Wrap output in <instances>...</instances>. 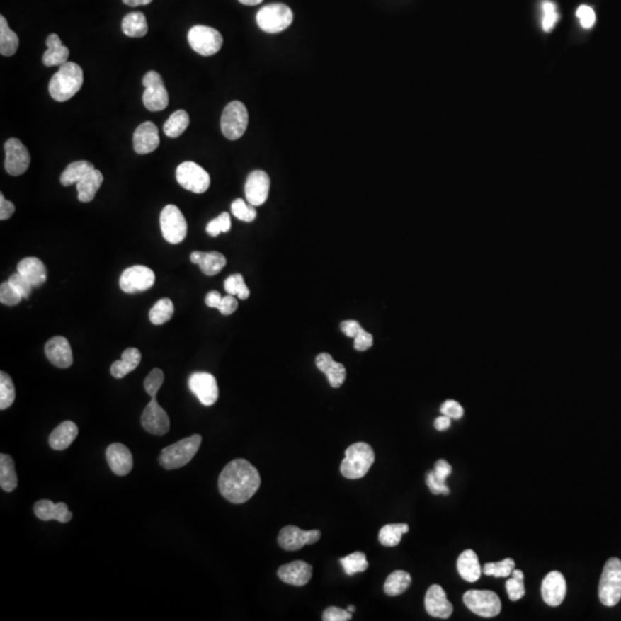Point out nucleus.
<instances>
[{
	"instance_id": "37998d69",
	"label": "nucleus",
	"mask_w": 621,
	"mask_h": 621,
	"mask_svg": "<svg viewBox=\"0 0 621 621\" xmlns=\"http://www.w3.org/2000/svg\"><path fill=\"white\" fill-rule=\"evenodd\" d=\"M340 563L346 576H355V573L365 572L368 569L366 554L360 551H355L346 557L341 558Z\"/></svg>"
},
{
	"instance_id": "7ed1b4c3",
	"label": "nucleus",
	"mask_w": 621,
	"mask_h": 621,
	"mask_svg": "<svg viewBox=\"0 0 621 621\" xmlns=\"http://www.w3.org/2000/svg\"><path fill=\"white\" fill-rule=\"evenodd\" d=\"M83 81L82 68L75 62H66L50 81V95L57 101H69L80 91Z\"/></svg>"
},
{
	"instance_id": "7c9ffc66",
	"label": "nucleus",
	"mask_w": 621,
	"mask_h": 621,
	"mask_svg": "<svg viewBox=\"0 0 621 621\" xmlns=\"http://www.w3.org/2000/svg\"><path fill=\"white\" fill-rule=\"evenodd\" d=\"M79 427L73 421H64L51 433L49 438L50 447L53 450L62 451L67 449L77 438Z\"/></svg>"
},
{
	"instance_id": "603ef678",
	"label": "nucleus",
	"mask_w": 621,
	"mask_h": 621,
	"mask_svg": "<svg viewBox=\"0 0 621 621\" xmlns=\"http://www.w3.org/2000/svg\"><path fill=\"white\" fill-rule=\"evenodd\" d=\"M542 8H543V13H545L543 21H542V25H543L545 31L549 33V31L554 29V25H556L558 20H559V14L557 13L556 5H554V3H551V1H548V0L543 1V4H542Z\"/></svg>"
},
{
	"instance_id": "4468645a",
	"label": "nucleus",
	"mask_w": 621,
	"mask_h": 621,
	"mask_svg": "<svg viewBox=\"0 0 621 621\" xmlns=\"http://www.w3.org/2000/svg\"><path fill=\"white\" fill-rule=\"evenodd\" d=\"M156 281L154 270L147 266L136 265L123 270L120 276V288L126 294H136L152 288Z\"/></svg>"
},
{
	"instance_id": "c03bdc74",
	"label": "nucleus",
	"mask_w": 621,
	"mask_h": 621,
	"mask_svg": "<svg viewBox=\"0 0 621 621\" xmlns=\"http://www.w3.org/2000/svg\"><path fill=\"white\" fill-rule=\"evenodd\" d=\"M16 401V387L8 374L0 372V410H7Z\"/></svg>"
},
{
	"instance_id": "f257e3e1",
	"label": "nucleus",
	"mask_w": 621,
	"mask_h": 621,
	"mask_svg": "<svg viewBox=\"0 0 621 621\" xmlns=\"http://www.w3.org/2000/svg\"><path fill=\"white\" fill-rule=\"evenodd\" d=\"M261 482V474L251 462L232 460L219 477V491L230 503L243 504L257 493Z\"/></svg>"
},
{
	"instance_id": "473e14b6",
	"label": "nucleus",
	"mask_w": 621,
	"mask_h": 621,
	"mask_svg": "<svg viewBox=\"0 0 621 621\" xmlns=\"http://www.w3.org/2000/svg\"><path fill=\"white\" fill-rule=\"evenodd\" d=\"M142 360V353L136 348H128L123 352L121 359L114 361L110 366V374L115 379H123L135 370Z\"/></svg>"
},
{
	"instance_id": "0e129e2a",
	"label": "nucleus",
	"mask_w": 621,
	"mask_h": 621,
	"mask_svg": "<svg viewBox=\"0 0 621 621\" xmlns=\"http://www.w3.org/2000/svg\"><path fill=\"white\" fill-rule=\"evenodd\" d=\"M435 428L440 431V432H443V431H447L448 428H450L451 426V418L447 416H438L436 418L434 421Z\"/></svg>"
},
{
	"instance_id": "9d476101",
	"label": "nucleus",
	"mask_w": 621,
	"mask_h": 621,
	"mask_svg": "<svg viewBox=\"0 0 621 621\" xmlns=\"http://www.w3.org/2000/svg\"><path fill=\"white\" fill-rule=\"evenodd\" d=\"M188 40L195 52L204 57L215 55L224 44L222 35L211 27L195 25L188 33Z\"/></svg>"
},
{
	"instance_id": "cd10ccee",
	"label": "nucleus",
	"mask_w": 621,
	"mask_h": 621,
	"mask_svg": "<svg viewBox=\"0 0 621 621\" xmlns=\"http://www.w3.org/2000/svg\"><path fill=\"white\" fill-rule=\"evenodd\" d=\"M190 261L198 265L200 270L207 276L217 275L227 265L226 257L217 251H193L190 254Z\"/></svg>"
},
{
	"instance_id": "ea45409f",
	"label": "nucleus",
	"mask_w": 621,
	"mask_h": 621,
	"mask_svg": "<svg viewBox=\"0 0 621 621\" xmlns=\"http://www.w3.org/2000/svg\"><path fill=\"white\" fill-rule=\"evenodd\" d=\"M407 523H389L383 526L379 532V541L384 547H396L399 545L401 536L409 532Z\"/></svg>"
},
{
	"instance_id": "5fc2aeb1",
	"label": "nucleus",
	"mask_w": 621,
	"mask_h": 621,
	"mask_svg": "<svg viewBox=\"0 0 621 621\" xmlns=\"http://www.w3.org/2000/svg\"><path fill=\"white\" fill-rule=\"evenodd\" d=\"M352 613L348 610L340 609L336 606H331L324 610L322 620L324 621H348L351 620Z\"/></svg>"
},
{
	"instance_id": "aec40b11",
	"label": "nucleus",
	"mask_w": 621,
	"mask_h": 621,
	"mask_svg": "<svg viewBox=\"0 0 621 621\" xmlns=\"http://www.w3.org/2000/svg\"><path fill=\"white\" fill-rule=\"evenodd\" d=\"M426 611L434 618L448 619L452 615L453 606L448 600L441 586L433 585L428 588L425 597Z\"/></svg>"
},
{
	"instance_id": "393cba45",
	"label": "nucleus",
	"mask_w": 621,
	"mask_h": 621,
	"mask_svg": "<svg viewBox=\"0 0 621 621\" xmlns=\"http://www.w3.org/2000/svg\"><path fill=\"white\" fill-rule=\"evenodd\" d=\"M35 515L43 521L57 520L59 523H69L73 513L68 510L66 503L51 502L49 499H42L34 505Z\"/></svg>"
},
{
	"instance_id": "423d86ee",
	"label": "nucleus",
	"mask_w": 621,
	"mask_h": 621,
	"mask_svg": "<svg viewBox=\"0 0 621 621\" xmlns=\"http://www.w3.org/2000/svg\"><path fill=\"white\" fill-rule=\"evenodd\" d=\"M598 597L603 605H617L621 600V560L610 558L604 565L598 586Z\"/></svg>"
},
{
	"instance_id": "dca6fc26",
	"label": "nucleus",
	"mask_w": 621,
	"mask_h": 621,
	"mask_svg": "<svg viewBox=\"0 0 621 621\" xmlns=\"http://www.w3.org/2000/svg\"><path fill=\"white\" fill-rule=\"evenodd\" d=\"M5 169L12 176L25 174L30 166V154L18 138H9L5 143Z\"/></svg>"
},
{
	"instance_id": "4d7b16f0",
	"label": "nucleus",
	"mask_w": 621,
	"mask_h": 621,
	"mask_svg": "<svg viewBox=\"0 0 621 621\" xmlns=\"http://www.w3.org/2000/svg\"><path fill=\"white\" fill-rule=\"evenodd\" d=\"M576 16L580 18L581 25L585 29H591L595 25V21H596L594 9L591 8V7L586 6V5L579 7L578 11H576Z\"/></svg>"
},
{
	"instance_id": "052dcab7",
	"label": "nucleus",
	"mask_w": 621,
	"mask_h": 621,
	"mask_svg": "<svg viewBox=\"0 0 621 621\" xmlns=\"http://www.w3.org/2000/svg\"><path fill=\"white\" fill-rule=\"evenodd\" d=\"M340 327L344 335L352 337V338H355L358 335L359 331L363 329L360 324L355 320H346V321L341 322Z\"/></svg>"
},
{
	"instance_id": "6e6d98bb",
	"label": "nucleus",
	"mask_w": 621,
	"mask_h": 621,
	"mask_svg": "<svg viewBox=\"0 0 621 621\" xmlns=\"http://www.w3.org/2000/svg\"><path fill=\"white\" fill-rule=\"evenodd\" d=\"M441 414L443 416H449L451 419H460L464 416V409L458 401H444L441 406Z\"/></svg>"
},
{
	"instance_id": "ddd939ff",
	"label": "nucleus",
	"mask_w": 621,
	"mask_h": 621,
	"mask_svg": "<svg viewBox=\"0 0 621 621\" xmlns=\"http://www.w3.org/2000/svg\"><path fill=\"white\" fill-rule=\"evenodd\" d=\"M145 91L143 93V103L145 108L151 112H159L169 106V92L165 88L161 75L151 71L143 77Z\"/></svg>"
},
{
	"instance_id": "a211bd4d",
	"label": "nucleus",
	"mask_w": 621,
	"mask_h": 621,
	"mask_svg": "<svg viewBox=\"0 0 621 621\" xmlns=\"http://www.w3.org/2000/svg\"><path fill=\"white\" fill-rule=\"evenodd\" d=\"M270 176L263 171L250 173L245 183V197L252 206H261L266 203L270 193Z\"/></svg>"
},
{
	"instance_id": "6ab92c4d",
	"label": "nucleus",
	"mask_w": 621,
	"mask_h": 621,
	"mask_svg": "<svg viewBox=\"0 0 621 621\" xmlns=\"http://www.w3.org/2000/svg\"><path fill=\"white\" fill-rule=\"evenodd\" d=\"M566 580L562 573L552 571L542 581V598L549 606H559L566 596Z\"/></svg>"
},
{
	"instance_id": "680f3d73",
	"label": "nucleus",
	"mask_w": 621,
	"mask_h": 621,
	"mask_svg": "<svg viewBox=\"0 0 621 621\" xmlns=\"http://www.w3.org/2000/svg\"><path fill=\"white\" fill-rule=\"evenodd\" d=\"M16 212V206L0 193V220H8Z\"/></svg>"
},
{
	"instance_id": "c756f323",
	"label": "nucleus",
	"mask_w": 621,
	"mask_h": 621,
	"mask_svg": "<svg viewBox=\"0 0 621 621\" xmlns=\"http://www.w3.org/2000/svg\"><path fill=\"white\" fill-rule=\"evenodd\" d=\"M46 50L43 55V64L46 67H55L62 66L68 62L69 58V49L62 45L60 37L57 34H51L46 38Z\"/></svg>"
},
{
	"instance_id": "1a4fd4ad",
	"label": "nucleus",
	"mask_w": 621,
	"mask_h": 621,
	"mask_svg": "<svg viewBox=\"0 0 621 621\" xmlns=\"http://www.w3.org/2000/svg\"><path fill=\"white\" fill-rule=\"evenodd\" d=\"M160 228L164 239L171 244H180L187 237V220L178 206L164 207L160 213Z\"/></svg>"
},
{
	"instance_id": "9b49d317",
	"label": "nucleus",
	"mask_w": 621,
	"mask_h": 621,
	"mask_svg": "<svg viewBox=\"0 0 621 621\" xmlns=\"http://www.w3.org/2000/svg\"><path fill=\"white\" fill-rule=\"evenodd\" d=\"M464 603L472 613L482 618H493L502 610L498 595L491 591H468L462 597Z\"/></svg>"
},
{
	"instance_id": "f704fd0d",
	"label": "nucleus",
	"mask_w": 621,
	"mask_h": 621,
	"mask_svg": "<svg viewBox=\"0 0 621 621\" xmlns=\"http://www.w3.org/2000/svg\"><path fill=\"white\" fill-rule=\"evenodd\" d=\"M95 166L86 160L74 161L66 167L60 176V182L64 187H69L72 184H77L86 174H89Z\"/></svg>"
},
{
	"instance_id": "8fccbe9b",
	"label": "nucleus",
	"mask_w": 621,
	"mask_h": 621,
	"mask_svg": "<svg viewBox=\"0 0 621 621\" xmlns=\"http://www.w3.org/2000/svg\"><path fill=\"white\" fill-rule=\"evenodd\" d=\"M230 228H232L230 215L227 212H224L219 217L208 222L207 226H206V233L211 235L212 237H217L221 233H228Z\"/></svg>"
},
{
	"instance_id": "4c0bfd02",
	"label": "nucleus",
	"mask_w": 621,
	"mask_h": 621,
	"mask_svg": "<svg viewBox=\"0 0 621 621\" xmlns=\"http://www.w3.org/2000/svg\"><path fill=\"white\" fill-rule=\"evenodd\" d=\"M147 18L141 12L129 13L123 20V34L128 37H144L147 34Z\"/></svg>"
},
{
	"instance_id": "864d4df0",
	"label": "nucleus",
	"mask_w": 621,
	"mask_h": 621,
	"mask_svg": "<svg viewBox=\"0 0 621 621\" xmlns=\"http://www.w3.org/2000/svg\"><path fill=\"white\" fill-rule=\"evenodd\" d=\"M8 282L9 285H12L13 288L16 289L18 294L21 295L23 300L29 298L31 292H33V289H34V287L31 285L30 282L28 281L25 276L22 275V274H20L18 272H16V274H13V275L9 278Z\"/></svg>"
},
{
	"instance_id": "bf43d9fd",
	"label": "nucleus",
	"mask_w": 621,
	"mask_h": 621,
	"mask_svg": "<svg viewBox=\"0 0 621 621\" xmlns=\"http://www.w3.org/2000/svg\"><path fill=\"white\" fill-rule=\"evenodd\" d=\"M239 307V302L234 297L233 295H228L226 297H222L220 305L217 309L220 311L222 315H230L235 312Z\"/></svg>"
},
{
	"instance_id": "5701e85b",
	"label": "nucleus",
	"mask_w": 621,
	"mask_h": 621,
	"mask_svg": "<svg viewBox=\"0 0 621 621\" xmlns=\"http://www.w3.org/2000/svg\"><path fill=\"white\" fill-rule=\"evenodd\" d=\"M278 576L288 585L303 587L312 578V566L303 560H295L280 567Z\"/></svg>"
},
{
	"instance_id": "a18cd8bd",
	"label": "nucleus",
	"mask_w": 621,
	"mask_h": 621,
	"mask_svg": "<svg viewBox=\"0 0 621 621\" xmlns=\"http://www.w3.org/2000/svg\"><path fill=\"white\" fill-rule=\"evenodd\" d=\"M511 576L512 578L508 579L505 587H506V591H508L510 600H511L512 602H517V600L523 598V597L525 596V594H526L525 583H523L525 576H523V571L515 569H513Z\"/></svg>"
},
{
	"instance_id": "3c124183",
	"label": "nucleus",
	"mask_w": 621,
	"mask_h": 621,
	"mask_svg": "<svg viewBox=\"0 0 621 621\" xmlns=\"http://www.w3.org/2000/svg\"><path fill=\"white\" fill-rule=\"evenodd\" d=\"M21 295L18 294L12 285H9V282H4L0 285V302L6 307H16L21 303Z\"/></svg>"
},
{
	"instance_id": "a878e982",
	"label": "nucleus",
	"mask_w": 621,
	"mask_h": 621,
	"mask_svg": "<svg viewBox=\"0 0 621 621\" xmlns=\"http://www.w3.org/2000/svg\"><path fill=\"white\" fill-rule=\"evenodd\" d=\"M315 365L319 370L327 377L328 381L333 388H340L346 379V370L343 364L334 360L329 353H320L315 358Z\"/></svg>"
},
{
	"instance_id": "a19ab883",
	"label": "nucleus",
	"mask_w": 621,
	"mask_h": 621,
	"mask_svg": "<svg viewBox=\"0 0 621 621\" xmlns=\"http://www.w3.org/2000/svg\"><path fill=\"white\" fill-rule=\"evenodd\" d=\"M190 125L189 114L183 110H178L171 114L164 125V132L171 138L182 135Z\"/></svg>"
},
{
	"instance_id": "39448f33",
	"label": "nucleus",
	"mask_w": 621,
	"mask_h": 621,
	"mask_svg": "<svg viewBox=\"0 0 621 621\" xmlns=\"http://www.w3.org/2000/svg\"><path fill=\"white\" fill-rule=\"evenodd\" d=\"M202 444V436L198 434L190 438H183L169 447L162 449L160 453V465L165 469H178L191 462L195 455L198 452Z\"/></svg>"
},
{
	"instance_id": "72a5a7b5",
	"label": "nucleus",
	"mask_w": 621,
	"mask_h": 621,
	"mask_svg": "<svg viewBox=\"0 0 621 621\" xmlns=\"http://www.w3.org/2000/svg\"><path fill=\"white\" fill-rule=\"evenodd\" d=\"M103 182H104V176L101 174V171L96 169H92L89 174H86L76 184L79 200L82 203L92 202Z\"/></svg>"
},
{
	"instance_id": "e2e57ef3",
	"label": "nucleus",
	"mask_w": 621,
	"mask_h": 621,
	"mask_svg": "<svg viewBox=\"0 0 621 621\" xmlns=\"http://www.w3.org/2000/svg\"><path fill=\"white\" fill-rule=\"evenodd\" d=\"M221 300H222V296H221L220 292H217V291H211V292H208V294L206 295L205 304L208 307L217 309L219 305H220Z\"/></svg>"
},
{
	"instance_id": "f8f14e48",
	"label": "nucleus",
	"mask_w": 621,
	"mask_h": 621,
	"mask_svg": "<svg viewBox=\"0 0 621 621\" xmlns=\"http://www.w3.org/2000/svg\"><path fill=\"white\" fill-rule=\"evenodd\" d=\"M176 180L181 187L193 193H204L211 184L210 174L193 161H184L176 169Z\"/></svg>"
},
{
	"instance_id": "69168bd1",
	"label": "nucleus",
	"mask_w": 621,
	"mask_h": 621,
	"mask_svg": "<svg viewBox=\"0 0 621 621\" xmlns=\"http://www.w3.org/2000/svg\"><path fill=\"white\" fill-rule=\"evenodd\" d=\"M123 3L128 5L130 7H136V6H145V5H149V4L152 3L154 0H123Z\"/></svg>"
},
{
	"instance_id": "20e7f679",
	"label": "nucleus",
	"mask_w": 621,
	"mask_h": 621,
	"mask_svg": "<svg viewBox=\"0 0 621 621\" xmlns=\"http://www.w3.org/2000/svg\"><path fill=\"white\" fill-rule=\"evenodd\" d=\"M375 460V453L365 442L352 444L346 450V458L341 464V473L350 480H357L368 474Z\"/></svg>"
},
{
	"instance_id": "338daca9",
	"label": "nucleus",
	"mask_w": 621,
	"mask_h": 621,
	"mask_svg": "<svg viewBox=\"0 0 621 621\" xmlns=\"http://www.w3.org/2000/svg\"><path fill=\"white\" fill-rule=\"evenodd\" d=\"M239 1L246 6H256V5L263 3V0H239Z\"/></svg>"
},
{
	"instance_id": "6e6552de",
	"label": "nucleus",
	"mask_w": 621,
	"mask_h": 621,
	"mask_svg": "<svg viewBox=\"0 0 621 621\" xmlns=\"http://www.w3.org/2000/svg\"><path fill=\"white\" fill-rule=\"evenodd\" d=\"M249 125L248 110L241 101L227 105L221 117V132L229 141H236L244 135Z\"/></svg>"
},
{
	"instance_id": "2eb2a0df",
	"label": "nucleus",
	"mask_w": 621,
	"mask_h": 621,
	"mask_svg": "<svg viewBox=\"0 0 621 621\" xmlns=\"http://www.w3.org/2000/svg\"><path fill=\"white\" fill-rule=\"evenodd\" d=\"M188 386L204 406H212L217 403L219 398V387H217V379L211 373L196 372L191 374L188 381Z\"/></svg>"
},
{
	"instance_id": "bb28decb",
	"label": "nucleus",
	"mask_w": 621,
	"mask_h": 621,
	"mask_svg": "<svg viewBox=\"0 0 621 621\" xmlns=\"http://www.w3.org/2000/svg\"><path fill=\"white\" fill-rule=\"evenodd\" d=\"M452 473V466L444 460H438L435 462L434 471L427 473L426 484L434 495H449L450 489L448 488L445 481Z\"/></svg>"
},
{
	"instance_id": "0eeeda50",
	"label": "nucleus",
	"mask_w": 621,
	"mask_h": 621,
	"mask_svg": "<svg viewBox=\"0 0 621 621\" xmlns=\"http://www.w3.org/2000/svg\"><path fill=\"white\" fill-rule=\"evenodd\" d=\"M258 25L267 34H279L294 21V13L285 4H268L258 12Z\"/></svg>"
},
{
	"instance_id": "c9c22d12",
	"label": "nucleus",
	"mask_w": 621,
	"mask_h": 621,
	"mask_svg": "<svg viewBox=\"0 0 621 621\" xmlns=\"http://www.w3.org/2000/svg\"><path fill=\"white\" fill-rule=\"evenodd\" d=\"M0 486L7 493L14 491L18 486L14 460L12 457L5 453L0 455Z\"/></svg>"
},
{
	"instance_id": "13d9d810",
	"label": "nucleus",
	"mask_w": 621,
	"mask_h": 621,
	"mask_svg": "<svg viewBox=\"0 0 621 621\" xmlns=\"http://www.w3.org/2000/svg\"><path fill=\"white\" fill-rule=\"evenodd\" d=\"M353 346L357 351H366L373 346V335L365 331L364 328L359 331L358 335L353 338Z\"/></svg>"
},
{
	"instance_id": "4be33fe9",
	"label": "nucleus",
	"mask_w": 621,
	"mask_h": 621,
	"mask_svg": "<svg viewBox=\"0 0 621 621\" xmlns=\"http://www.w3.org/2000/svg\"><path fill=\"white\" fill-rule=\"evenodd\" d=\"M132 142L136 154H147L154 152L160 144L158 127L151 121L142 123L134 132Z\"/></svg>"
},
{
	"instance_id": "b1692460",
	"label": "nucleus",
	"mask_w": 621,
	"mask_h": 621,
	"mask_svg": "<svg viewBox=\"0 0 621 621\" xmlns=\"http://www.w3.org/2000/svg\"><path fill=\"white\" fill-rule=\"evenodd\" d=\"M106 460L114 474L125 477L132 469V455L126 445L121 443L110 444L106 449Z\"/></svg>"
},
{
	"instance_id": "2f4dec72",
	"label": "nucleus",
	"mask_w": 621,
	"mask_h": 621,
	"mask_svg": "<svg viewBox=\"0 0 621 621\" xmlns=\"http://www.w3.org/2000/svg\"><path fill=\"white\" fill-rule=\"evenodd\" d=\"M457 569H458L460 576L465 581L471 582V583L477 581L482 574L480 562L473 550H465L462 552L457 560Z\"/></svg>"
},
{
	"instance_id": "79ce46f5",
	"label": "nucleus",
	"mask_w": 621,
	"mask_h": 621,
	"mask_svg": "<svg viewBox=\"0 0 621 621\" xmlns=\"http://www.w3.org/2000/svg\"><path fill=\"white\" fill-rule=\"evenodd\" d=\"M174 314V305L169 298H162L154 304V307L150 309L149 318H150L151 324L160 326V324H166L171 320V317Z\"/></svg>"
},
{
	"instance_id": "58836bf2",
	"label": "nucleus",
	"mask_w": 621,
	"mask_h": 621,
	"mask_svg": "<svg viewBox=\"0 0 621 621\" xmlns=\"http://www.w3.org/2000/svg\"><path fill=\"white\" fill-rule=\"evenodd\" d=\"M18 47V35L8 27L5 16H0V53L4 57H12L16 55Z\"/></svg>"
},
{
	"instance_id": "f03ea898",
	"label": "nucleus",
	"mask_w": 621,
	"mask_h": 621,
	"mask_svg": "<svg viewBox=\"0 0 621 621\" xmlns=\"http://www.w3.org/2000/svg\"><path fill=\"white\" fill-rule=\"evenodd\" d=\"M164 380V372L160 368H154L144 381L145 392L150 395L151 401L142 414L141 423L147 433L156 436H162L169 433L171 427L169 414L156 401V394L161 388Z\"/></svg>"
},
{
	"instance_id": "c85d7f7f",
	"label": "nucleus",
	"mask_w": 621,
	"mask_h": 621,
	"mask_svg": "<svg viewBox=\"0 0 621 621\" xmlns=\"http://www.w3.org/2000/svg\"><path fill=\"white\" fill-rule=\"evenodd\" d=\"M18 272L30 282L34 288H40L47 279V270L43 261L35 257L22 259L18 263Z\"/></svg>"
},
{
	"instance_id": "f3484780",
	"label": "nucleus",
	"mask_w": 621,
	"mask_h": 621,
	"mask_svg": "<svg viewBox=\"0 0 621 621\" xmlns=\"http://www.w3.org/2000/svg\"><path fill=\"white\" fill-rule=\"evenodd\" d=\"M321 537L320 530H303L296 526H285L280 532L278 542L285 551H296L304 545H314Z\"/></svg>"
},
{
	"instance_id": "774afa93",
	"label": "nucleus",
	"mask_w": 621,
	"mask_h": 621,
	"mask_svg": "<svg viewBox=\"0 0 621 621\" xmlns=\"http://www.w3.org/2000/svg\"><path fill=\"white\" fill-rule=\"evenodd\" d=\"M346 610H348V611H350V613H353V611H355V608L353 605H350L349 608H348V609H346Z\"/></svg>"
},
{
	"instance_id": "49530a36",
	"label": "nucleus",
	"mask_w": 621,
	"mask_h": 621,
	"mask_svg": "<svg viewBox=\"0 0 621 621\" xmlns=\"http://www.w3.org/2000/svg\"><path fill=\"white\" fill-rule=\"evenodd\" d=\"M515 569V563L512 558H505V559L497 562V563H488L484 565L482 569V573L488 576H496V578H508L511 576L513 569Z\"/></svg>"
},
{
	"instance_id": "412c9836",
	"label": "nucleus",
	"mask_w": 621,
	"mask_h": 621,
	"mask_svg": "<svg viewBox=\"0 0 621 621\" xmlns=\"http://www.w3.org/2000/svg\"><path fill=\"white\" fill-rule=\"evenodd\" d=\"M46 358L55 368H68L73 365V351L67 338L64 336H55L45 344Z\"/></svg>"
},
{
	"instance_id": "de8ad7c7",
	"label": "nucleus",
	"mask_w": 621,
	"mask_h": 621,
	"mask_svg": "<svg viewBox=\"0 0 621 621\" xmlns=\"http://www.w3.org/2000/svg\"><path fill=\"white\" fill-rule=\"evenodd\" d=\"M224 290L228 295L237 296L239 300H248L250 297V290L248 285H245L244 279L241 274H233L227 278L224 281Z\"/></svg>"
},
{
	"instance_id": "e433bc0d",
	"label": "nucleus",
	"mask_w": 621,
	"mask_h": 621,
	"mask_svg": "<svg viewBox=\"0 0 621 621\" xmlns=\"http://www.w3.org/2000/svg\"><path fill=\"white\" fill-rule=\"evenodd\" d=\"M411 583H412V576L410 573L398 569L387 578L383 589L388 596H398L405 593Z\"/></svg>"
},
{
	"instance_id": "09e8293b",
	"label": "nucleus",
	"mask_w": 621,
	"mask_h": 621,
	"mask_svg": "<svg viewBox=\"0 0 621 621\" xmlns=\"http://www.w3.org/2000/svg\"><path fill=\"white\" fill-rule=\"evenodd\" d=\"M232 213L234 217L244 222H252L257 217V211L251 204H246L243 199L239 198L234 200L232 204Z\"/></svg>"
}]
</instances>
